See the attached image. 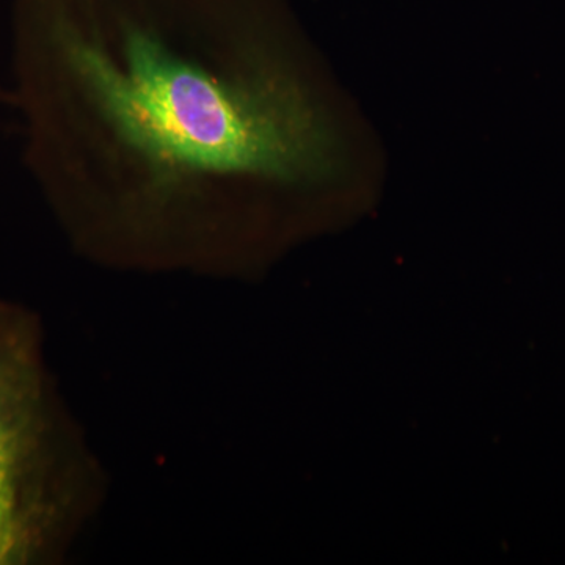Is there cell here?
<instances>
[{"instance_id":"cell-1","label":"cell","mask_w":565,"mask_h":565,"mask_svg":"<svg viewBox=\"0 0 565 565\" xmlns=\"http://www.w3.org/2000/svg\"><path fill=\"white\" fill-rule=\"evenodd\" d=\"M266 0H11L22 161L66 243L129 274L228 277L267 195L333 180L340 139Z\"/></svg>"},{"instance_id":"cell-2","label":"cell","mask_w":565,"mask_h":565,"mask_svg":"<svg viewBox=\"0 0 565 565\" xmlns=\"http://www.w3.org/2000/svg\"><path fill=\"white\" fill-rule=\"evenodd\" d=\"M109 476L63 397L46 330L0 296V565H58L96 522Z\"/></svg>"},{"instance_id":"cell-3","label":"cell","mask_w":565,"mask_h":565,"mask_svg":"<svg viewBox=\"0 0 565 565\" xmlns=\"http://www.w3.org/2000/svg\"><path fill=\"white\" fill-rule=\"evenodd\" d=\"M9 90H6V88L2 87V84H0V111H2L3 104L9 102Z\"/></svg>"}]
</instances>
